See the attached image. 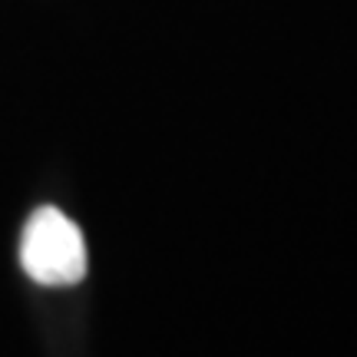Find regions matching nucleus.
I'll return each mask as SVG.
<instances>
[{
    "label": "nucleus",
    "instance_id": "obj_1",
    "mask_svg": "<svg viewBox=\"0 0 357 357\" xmlns=\"http://www.w3.org/2000/svg\"><path fill=\"white\" fill-rule=\"evenodd\" d=\"M20 265L37 284L66 288L86 275V245L77 222L60 208L43 205L26 218L20 238Z\"/></svg>",
    "mask_w": 357,
    "mask_h": 357
}]
</instances>
